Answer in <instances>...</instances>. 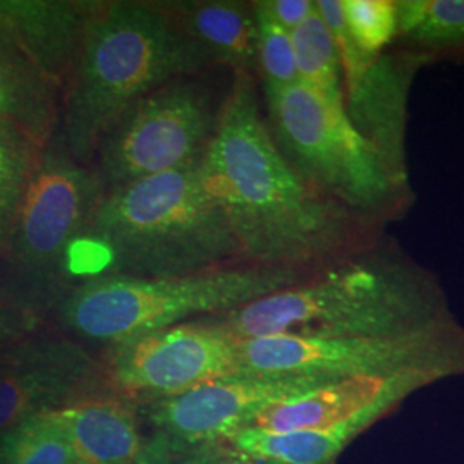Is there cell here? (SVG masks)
Segmentation results:
<instances>
[{
    "mask_svg": "<svg viewBox=\"0 0 464 464\" xmlns=\"http://www.w3.org/2000/svg\"><path fill=\"white\" fill-rule=\"evenodd\" d=\"M199 179L245 266L315 272L370 248V222L306 183L270 133L253 74H232Z\"/></svg>",
    "mask_w": 464,
    "mask_h": 464,
    "instance_id": "1",
    "label": "cell"
},
{
    "mask_svg": "<svg viewBox=\"0 0 464 464\" xmlns=\"http://www.w3.org/2000/svg\"><path fill=\"white\" fill-rule=\"evenodd\" d=\"M245 266L199 160L105 191L71 258L76 285L100 276L179 277Z\"/></svg>",
    "mask_w": 464,
    "mask_h": 464,
    "instance_id": "2",
    "label": "cell"
},
{
    "mask_svg": "<svg viewBox=\"0 0 464 464\" xmlns=\"http://www.w3.org/2000/svg\"><path fill=\"white\" fill-rule=\"evenodd\" d=\"M214 67L157 0H97L63 92L57 134L76 162L92 166L102 136L134 102Z\"/></svg>",
    "mask_w": 464,
    "mask_h": 464,
    "instance_id": "3",
    "label": "cell"
},
{
    "mask_svg": "<svg viewBox=\"0 0 464 464\" xmlns=\"http://www.w3.org/2000/svg\"><path fill=\"white\" fill-rule=\"evenodd\" d=\"M439 284L425 268L370 248L216 320L234 339L353 337L411 331L442 320Z\"/></svg>",
    "mask_w": 464,
    "mask_h": 464,
    "instance_id": "4",
    "label": "cell"
},
{
    "mask_svg": "<svg viewBox=\"0 0 464 464\" xmlns=\"http://www.w3.org/2000/svg\"><path fill=\"white\" fill-rule=\"evenodd\" d=\"M310 274L232 266L162 279L100 276L78 282L55 312L72 334L112 346L181 325L189 316L231 314Z\"/></svg>",
    "mask_w": 464,
    "mask_h": 464,
    "instance_id": "5",
    "label": "cell"
},
{
    "mask_svg": "<svg viewBox=\"0 0 464 464\" xmlns=\"http://www.w3.org/2000/svg\"><path fill=\"white\" fill-rule=\"evenodd\" d=\"M266 122L299 176L370 224L394 217L410 199L379 149L358 131L344 103L303 83L266 90Z\"/></svg>",
    "mask_w": 464,
    "mask_h": 464,
    "instance_id": "6",
    "label": "cell"
},
{
    "mask_svg": "<svg viewBox=\"0 0 464 464\" xmlns=\"http://www.w3.org/2000/svg\"><path fill=\"white\" fill-rule=\"evenodd\" d=\"M103 193L92 166L76 162L53 134L42 150L4 251L47 315L74 287L71 258Z\"/></svg>",
    "mask_w": 464,
    "mask_h": 464,
    "instance_id": "7",
    "label": "cell"
},
{
    "mask_svg": "<svg viewBox=\"0 0 464 464\" xmlns=\"http://www.w3.org/2000/svg\"><path fill=\"white\" fill-rule=\"evenodd\" d=\"M237 362L239 373L325 381L408 370H429L449 377L464 370V332L442 318L418 329L383 335H266L237 341Z\"/></svg>",
    "mask_w": 464,
    "mask_h": 464,
    "instance_id": "8",
    "label": "cell"
},
{
    "mask_svg": "<svg viewBox=\"0 0 464 464\" xmlns=\"http://www.w3.org/2000/svg\"><path fill=\"white\" fill-rule=\"evenodd\" d=\"M207 72L150 92L102 136L92 169L105 191L201 160L226 99H218L216 84L205 80Z\"/></svg>",
    "mask_w": 464,
    "mask_h": 464,
    "instance_id": "9",
    "label": "cell"
},
{
    "mask_svg": "<svg viewBox=\"0 0 464 464\" xmlns=\"http://www.w3.org/2000/svg\"><path fill=\"white\" fill-rule=\"evenodd\" d=\"M316 11L335 40L349 119L379 149L399 181L410 186L406 166L408 100L416 69L429 55L420 52L366 55L349 36L341 0H316Z\"/></svg>",
    "mask_w": 464,
    "mask_h": 464,
    "instance_id": "10",
    "label": "cell"
},
{
    "mask_svg": "<svg viewBox=\"0 0 464 464\" xmlns=\"http://www.w3.org/2000/svg\"><path fill=\"white\" fill-rule=\"evenodd\" d=\"M239 373L237 339L217 322L181 324L112 344L109 377L131 396L167 399Z\"/></svg>",
    "mask_w": 464,
    "mask_h": 464,
    "instance_id": "11",
    "label": "cell"
},
{
    "mask_svg": "<svg viewBox=\"0 0 464 464\" xmlns=\"http://www.w3.org/2000/svg\"><path fill=\"white\" fill-rule=\"evenodd\" d=\"M329 382L298 375L236 373L205 382L174 398L160 399L150 411L160 433L189 444H212L246 429L266 406L298 398Z\"/></svg>",
    "mask_w": 464,
    "mask_h": 464,
    "instance_id": "12",
    "label": "cell"
},
{
    "mask_svg": "<svg viewBox=\"0 0 464 464\" xmlns=\"http://www.w3.org/2000/svg\"><path fill=\"white\" fill-rule=\"evenodd\" d=\"M97 370L78 343L40 332L0 351V435L38 413L88 398Z\"/></svg>",
    "mask_w": 464,
    "mask_h": 464,
    "instance_id": "13",
    "label": "cell"
},
{
    "mask_svg": "<svg viewBox=\"0 0 464 464\" xmlns=\"http://www.w3.org/2000/svg\"><path fill=\"white\" fill-rule=\"evenodd\" d=\"M444 379L439 372L408 370L329 382L298 398L266 406L248 427L268 431L324 430L362 415L383 399H401L421 385Z\"/></svg>",
    "mask_w": 464,
    "mask_h": 464,
    "instance_id": "14",
    "label": "cell"
},
{
    "mask_svg": "<svg viewBox=\"0 0 464 464\" xmlns=\"http://www.w3.org/2000/svg\"><path fill=\"white\" fill-rule=\"evenodd\" d=\"M97 0H0V30L61 92L74 71Z\"/></svg>",
    "mask_w": 464,
    "mask_h": 464,
    "instance_id": "15",
    "label": "cell"
},
{
    "mask_svg": "<svg viewBox=\"0 0 464 464\" xmlns=\"http://www.w3.org/2000/svg\"><path fill=\"white\" fill-rule=\"evenodd\" d=\"M217 66L232 74H256V19L251 2L157 0Z\"/></svg>",
    "mask_w": 464,
    "mask_h": 464,
    "instance_id": "16",
    "label": "cell"
},
{
    "mask_svg": "<svg viewBox=\"0 0 464 464\" xmlns=\"http://www.w3.org/2000/svg\"><path fill=\"white\" fill-rule=\"evenodd\" d=\"M52 415L76 464H134L143 449L136 415L121 399L88 396Z\"/></svg>",
    "mask_w": 464,
    "mask_h": 464,
    "instance_id": "17",
    "label": "cell"
},
{
    "mask_svg": "<svg viewBox=\"0 0 464 464\" xmlns=\"http://www.w3.org/2000/svg\"><path fill=\"white\" fill-rule=\"evenodd\" d=\"M0 119L23 130L42 149L61 121V92L16 42L0 30Z\"/></svg>",
    "mask_w": 464,
    "mask_h": 464,
    "instance_id": "18",
    "label": "cell"
},
{
    "mask_svg": "<svg viewBox=\"0 0 464 464\" xmlns=\"http://www.w3.org/2000/svg\"><path fill=\"white\" fill-rule=\"evenodd\" d=\"M396 402L398 399H383L362 415L324 430L268 431L246 427L232 435V446L272 464H327Z\"/></svg>",
    "mask_w": 464,
    "mask_h": 464,
    "instance_id": "19",
    "label": "cell"
},
{
    "mask_svg": "<svg viewBox=\"0 0 464 464\" xmlns=\"http://www.w3.org/2000/svg\"><path fill=\"white\" fill-rule=\"evenodd\" d=\"M398 36L420 53L464 52V0H398Z\"/></svg>",
    "mask_w": 464,
    "mask_h": 464,
    "instance_id": "20",
    "label": "cell"
},
{
    "mask_svg": "<svg viewBox=\"0 0 464 464\" xmlns=\"http://www.w3.org/2000/svg\"><path fill=\"white\" fill-rule=\"evenodd\" d=\"M299 83L314 88L324 97L344 103L339 53L331 28L315 11L291 32Z\"/></svg>",
    "mask_w": 464,
    "mask_h": 464,
    "instance_id": "21",
    "label": "cell"
},
{
    "mask_svg": "<svg viewBox=\"0 0 464 464\" xmlns=\"http://www.w3.org/2000/svg\"><path fill=\"white\" fill-rule=\"evenodd\" d=\"M42 150L23 130L0 119V253L5 251Z\"/></svg>",
    "mask_w": 464,
    "mask_h": 464,
    "instance_id": "22",
    "label": "cell"
},
{
    "mask_svg": "<svg viewBox=\"0 0 464 464\" xmlns=\"http://www.w3.org/2000/svg\"><path fill=\"white\" fill-rule=\"evenodd\" d=\"M52 411L32 416L0 435L2 463L76 464Z\"/></svg>",
    "mask_w": 464,
    "mask_h": 464,
    "instance_id": "23",
    "label": "cell"
},
{
    "mask_svg": "<svg viewBox=\"0 0 464 464\" xmlns=\"http://www.w3.org/2000/svg\"><path fill=\"white\" fill-rule=\"evenodd\" d=\"M47 314L0 253V351L40 332Z\"/></svg>",
    "mask_w": 464,
    "mask_h": 464,
    "instance_id": "24",
    "label": "cell"
},
{
    "mask_svg": "<svg viewBox=\"0 0 464 464\" xmlns=\"http://www.w3.org/2000/svg\"><path fill=\"white\" fill-rule=\"evenodd\" d=\"M251 4L256 19V72L264 80V90L298 83L291 32L268 16L258 0Z\"/></svg>",
    "mask_w": 464,
    "mask_h": 464,
    "instance_id": "25",
    "label": "cell"
},
{
    "mask_svg": "<svg viewBox=\"0 0 464 464\" xmlns=\"http://www.w3.org/2000/svg\"><path fill=\"white\" fill-rule=\"evenodd\" d=\"M349 36L360 52L381 55L398 38L394 0H341Z\"/></svg>",
    "mask_w": 464,
    "mask_h": 464,
    "instance_id": "26",
    "label": "cell"
},
{
    "mask_svg": "<svg viewBox=\"0 0 464 464\" xmlns=\"http://www.w3.org/2000/svg\"><path fill=\"white\" fill-rule=\"evenodd\" d=\"M166 433H159L141 449L134 464H212L216 459L217 448L212 444H203L197 449H188Z\"/></svg>",
    "mask_w": 464,
    "mask_h": 464,
    "instance_id": "27",
    "label": "cell"
},
{
    "mask_svg": "<svg viewBox=\"0 0 464 464\" xmlns=\"http://www.w3.org/2000/svg\"><path fill=\"white\" fill-rule=\"evenodd\" d=\"M258 4L287 32L296 30L316 11L314 0H258Z\"/></svg>",
    "mask_w": 464,
    "mask_h": 464,
    "instance_id": "28",
    "label": "cell"
},
{
    "mask_svg": "<svg viewBox=\"0 0 464 464\" xmlns=\"http://www.w3.org/2000/svg\"><path fill=\"white\" fill-rule=\"evenodd\" d=\"M227 464H272V463H268V461H264V459H258V458H253V456H248V454H245V452H239V450H236V452H227Z\"/></svg>",
    "mask_w": 464,
    "mask_h": 464,
    "instance_id": "29",
    "label": "cell"
},
{
    "mask_svg": "<svg viewBox=\"0 0 464 464\" xmlns=\"http://www.w3.org/2000/svg\"><path fill=\"white\" fill-rule=\"evenodd\" d=\"M0 464H4V463H2V458H0Z\"/></svg>",
    "mask_w": 464,
    "mask_h": 464,
    "instance_id": "30",
    "label": "cell"
}]
</instances>
